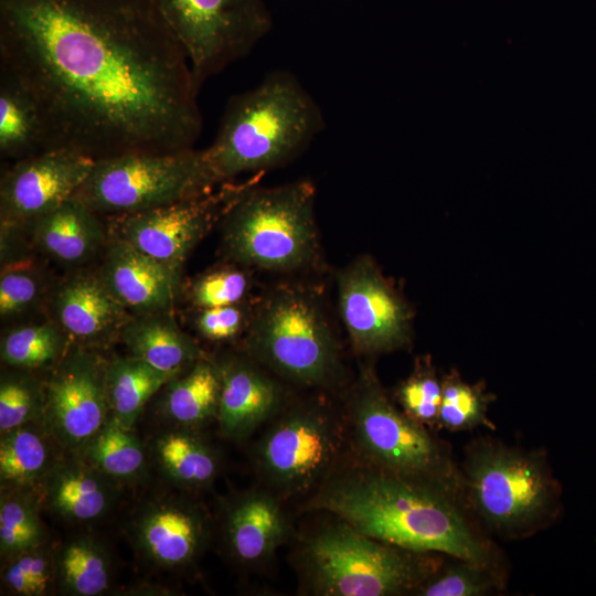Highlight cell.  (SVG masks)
<instances>
[{"mask_svg": "<svg viewBox=\"0 0 596 596\" xmlns=\"http://www.w3.org/2000/svg\"><path fill=\"white\" fill-rule=\"evenodd\" d=\"M0 66L35 98L50 148L168 152L202 131L188 56L152 0H0Z\"/></svg>", "mask_w": 596, "mask_h": 596, "instance_id": "1", "label": "cell"}, {"mask_svg": "<svg viewBox=\"0 0 596 596\" xmlns=\"http://www.w3.org/2000/svg\"><path fill=\"white\" fill-rule=\"evenodd\" d=\"M309 505L402 549L494 564L492 545L476 530L465 502L433 483L370 466L332 477Z\"/></svg>", "mask_w": 596, "mask_h": 596, "instance_id": "2", "label": "cell"}, {"mask_svg": "<svg viewBox=\"0 0 596 596\" xmlns=\"http://www.w3.org/2000/svg\"><path fill=\"white\" fill-rule=\"evenodd\" d=\"M323 129V114L313 97L294 74L276 70L227 100L214 140L204 150L225 183L291 161Z\"/></svg>", "mask_w": 596, "mask_h": 596, "instance_id": "3", "label": "cell"}, {"mask_svg": "<svg viewBox=\"0 0 596 596\" xmlns=\"http://www.w3.org/2000/svg\"><path fill=\"white\" fill-rule=\"evenodd\" d=\"M460 469L466 507L500 535L528 536L561 511V486L538 451L480 438L465 450Z\"/></svg>", "mask_w": 596, "mask_h": 596, "instance_id": "4", "label": "cell"}, {"mask_svg": "<svg viewBox=\"0 0 596 596\" xmlns=\"http://www.w3.org/2000/svg\"><path fill=\"white\" fill-rule=\"evenodd\" d=\"M316 190L308 181L273 188L241 185L222 215L226 253L268 270H291L317 251Z\"/></svg>", "mask_w": 596, "mask_h": 596, "instance_id": "5", "label": "cell"}, {"mask_svg": "<svg viewBox=\"0 0 596 596\" xmlns=\"http://www.w3.org/2000/svg\"><path fill=\"white\" fill-rule=\"evenodd\" d=\"M436 553L402 549L340 520L306 544V573L319 595L393 596L413 593L443 564Z\"/></svg>", "mask_w": 596, "mask_h": 596, "instance_id": "6", "label": "cell"}, {"mask_svg": "<svg viewBox=\"0 0 596 596\" xmlns=\"http://www.w3.org/2000/svg\"><path fill=\"white\" fill-rule=\"evenodd\" d=\"M220 183L204 149L130 151L95 159L73 198L97 214L123 215L198 198Z\"/></svg>", "mask_w": 596, "mask_h": 596, "instance_id": "7", "label": "cell"}, {"mask_svg": "<svg viewBox=\"0 0 596 596\" xmlns=\"http://www.w3.org/2000/svg\"><path fill=\"white\" fill-rule=\"evenodd\" d=\"M351 425L371 467L433 483L465 502L461 469L449 447L394 406L372 376L364 377L355 394Z\"/></svg>", "mask_w": 596, "mask_h": 596, "instance_id": "8", "label": "cell"}, {"mask_svg": "<svg viewBox=\"0 0 596 596\" xmlns=\"http://www.w3.org/2000/svg\"><path fill=\"white\" fill-rule=\"evenodd\" d=\"M248 347L263 364L294 382L320 385L339 371V354L324 312L313 295L279 288L259 308Z\"/></svg>", "mask_w": 596, "mask_h": 596, "instance_id": "9", "label": "cell"}, {"mask_svg": "<svg viewBox=\"0 0 596 596\" xmlns=\"http://www.w3.org/2000/svg\"><path fill=\"white\" fill-rule=\"evenodd\" d=\"M183 47L200 91L270 32L264 0H152Z\"/></svg>", "mask_w": 596, "mask_h": 596, "instance_id": "10", "label": "cell"}, {"mask_svg": "<svg viewBox=\"0 0 596 596\" xmlns=\"http://www.w3.org/2000/svg\"><path fill=\"white\" fill-rule=\"evenodd\" d=\"M340 441L337 423L326 413L316 408L294 409L263 438L259 466L278 489L307 490L331 467Z\"/></svg>", "mask_w": 596, "mask_h": 596, "instance_id": "11", "label": "cell"}, {"mask_svg": "<svg viewBox=\"0 0 596 596\" xmlns=\"http://www.w3.org/2000/svg\"><path fill=\"white\" fill-rule=\"evenodd\" d=\"M240 187L123 215H115L119 238L177 274L194 246L222 217Z\"/></svg>", "mask_w": 596, "mask_h": 596, "instance_id": "12", "label": "cell"}, {"mask_svg": "<svg viewBox=\"0 0 596 596\" xmlns=\"http://www.w3.org/2000/svg\"><path fill=\"white\" fill-rule=\"evenodd\" d=\"M95 159L51 148L13 161L1 178V224L23 225L56 209L88 178Z\"/></svg>", "mask_w": 596, "mask_h": 596, "instance_id": "13", "label": "cell"}, {"mask_svg": "<svg viewBox=\"0 0 596 596\" xmlns=\"http://www.w3.org/2000/svg\"><path fill=\"white\" fill-rule=\"evenodd\" d=\"M106 364L93 353L76 351L51 376L42 415L49 432L63 445L87 446L109 418Z\"/></svg>", "mask_w": 596, "mask_h": 596, "instance_id": "14", "label": "cell"}, {"mask_svg": "<svg viewBox=\"0 0 596 596\" xmlns=\"http://www.w3.org/2000/svg\"><path fill=\"white\" fill-rule=\"evenodd\" d=\"M338 284L340 315L358 350L390 351L407 341L411 312L369 258L344 268Z\"/></svg>", "mask_w": 596, "mask_h": 596, "instance_id": "15", "label": "cell"}, {"mask_svg": "<svg viewBox=\"0 0 596 596\" xmlns=\"http://www.w3.org/2000/svg\"><path fill=\"white\" fill-rule=\"evenodd\" d=\"M100 278L118 301L138 315L167 311L179 283V274L119 237L107 249Z\"/></svg>", "mask_w": 596, "mask_h": 596, "instance_id": "16", "label": "cell"}, {"mask_svg": "<svg viewBox=\"0 0 596 596\" xmlns=\"http://www.w3.org/2000/svg\"><path fill=\"white\" fill-rule=\"evenodd\" d=\"M221 393L217 417L222 433L243 438L279 406L278 384L252 363L231 359L217 365Z\"/></svg>", "mask_w": 596, "mask_h": 596, "instance_id": "17", "label": "cell"}, {"mask_svg": "<svg viewBox=\"0 0 596 596\" xmlns=\"http://www.w3.org/2000/svg\"><path fill=\"white\" fill-rule=\"evenodd\" d=\"M54 313L62 330L82 341L96 342L121 332L130 319L100 277L75 276L61 286Z\"/></svg>", "mask_w": 596, "mask_h": 596, "instance_id": "18", "label": "cell"}, {"mask_svg": "<svg viewBox=\"0 0 596 596\" xmlns=\"http://www.w3.org/2000/svg\"><path fill=\"white\" fill-rule=\"evenodd\" d=\"M137 530L138 542L147 556L168 567L190 563L205 539L203 517L181 503L151 507L140 518Z\"/></svg>", "mask_w": 596, "mask_h": 596, "instance_id": "19", "label": "cell"}, {"mask_svg": "<svg viewBox=\"0 0 596 596\" xmlns=\"http://www.w3.org/2000/svg\"><path fill=\"white\" fill-rule=\"evenodd\" d=\"M96 212L75 198L26 223L35 244L51 257L77 264L94 255L104 242Z\"/></svg>", "mask_w": 596, "mask_h": 596, "instance_id": "20", "label": "cell"}, {"mask_svg": "<svg viewBox=\"0 0 596 596\" xmlns=\"http://www.w3.org/2000/svg\"><path fill=\"white\" fill-rule=\"evenodd\" d=\"M120 336L131 355L172 377L181 375L205 358L194 340L178 327L167 311L130 318Z\"/></svg>", "mask_w": 596, "mask_h": 596, "instance_id": "21", "label": "cell"}, {"mask_svg": "<svg viewBox=\"0 0 596 596\" xmlns=\"http://www.w3.org/2000/svg\"><path fill=\"white\" fill-rule=\"evenodd\" d=\"M50 148L41 109L30 91L0 66V153L23 159Z\"/></svg>", "mask_w": 596, "mask_h": 596, "instance_id": "22", "label": "cell"}, {"mask_svg": "<svg viewBox=\"0 0 596 596\" xmlns=\"http://www.w3.org/2000/svg\"><path fill=\"white\" fill-rule=\"evenodd\" d=\"M286 531V519L278 502L262 492L237 501L227 519L230 546L244 562H257L270 555Z\"/></svg>", "mask_w": 596, "mask_h": 596, "instance_id": "23", "label": "cell"}, {"mask_svg": "<svg viewBox=\"0 0 596 596\" xmlns=\"http://www.w3.org/2000/svg\"><path fill=\"white\" fill-rule=\"evenodd\" d=\"M173 379L131 354L111 360L106 364L110 416L132 428L146 402Z\"/></svg>", "mask_w": 596, "mask_h": 596, "instance_id": "24", "label": "cell"}, {"mask_svg": "<svg viewBox=\"0 0 596 596\" xmlns=\"http://www.w3.org/2000/svg\"><path fill=\"white\" fill-rule=\"evenodd\" d=\"M100 472L78 465L56 467L46 482L49 503L60 515L76 521L102 515L110 503L111 492Z\"/></svg>", "mask_w": 596, "mask_h": 596, "instance_id": "25", "label": "cell"}, {"mask_svg": "<svg viewBox=\"0 0 596 596\" xmlns=\"http://www.w3.org/2000/svg\"><path fill=\"white\" fill-rule=\"evenodd\" d=\"M220 393L217 364L204 358L168 383L164 409L178 423L199 425L217 415Z\"/></svg>", "mask_w": 596, "mask_h": 596, "instance_id": "26", "label": "cell"}, {"mask_svg": "<svg viewBox=\"0 0 596 596\" xmlns=\"http://www.w3.org/2000/svg\"><path fill=\"white\" fill-rule=\"evenodd\" d=\"M156 451L164 471L184 486L206 485L217 471V461L212 450L190 434L173 432L161 436Z\"/></svg>", "mask_w": 596, "mask_h": 596, "instance_id": "27", "label": "cell"}, {"mask_svg": "<svg viewBox=\"0 0 596 596\" xmlns=\"http://www.w3.org/2000/svg\"><path fill=\"white\" fill-rule=\"evenodd\" d=\"M86 447L95 467L115 478L136 477L145 464L143 449L131 428L110 415Z\"/></svg>", "mask_w": 596, "mask_h": 596, "instance_id": "28", "label": "cell"}, {"mask_svg": "<svg viewBox=\"0 0 596 596\" xmlns=\"http://www.w3.org/2000/svg\"><path fill=\"white\" fill-rule=\"evenodd\" d=\"M49 448L40 434L24 425L2 434L0 443L1 481L29 486L45 475Z\"/></svg>", "mask_w": 596, "mask_h": 596, "instance_id": "29", "label": "cell"}, {"mask_svg": "<svg viewBox=\"0 0 596 596\" xmlns=\"http://www.w3.org/2000/svg\"><path fill=\"white\" fill-rule=\"evenodd\" d=\"M63 333L58 324L49 322L13 328L2 337L1 359L19 369L50 365L64 349Z\"/></svg>", "mask_w": 596, "mask_h": 596, "instance_id": "30", "label": "cell"}, {"mask_svg": "<svg viewBox=\"0 0 596 596\" xmlns=\"http://www.w3.org/2000/svg\"><path fill=\"white\" fill-rule=\"evenodd\" d=\"M58 573L65 589L81 596L103 593L109 583V568L102 550L85 538L74 540L61 552Z\"/></svg>", "mask_w": 596, "mask_h": 596, "instance_id": "31", "label": "cell"}, {"mask_svg": "<svg viewBox=\"0 0 596 596\" xmlns=\"http://www.w3.org/2000/svg\"><path fill=\"white\" fill-rule=\"evenodd\" d=\"M496 564L482 565L455 558L441 566L415 592L421 596H483L500 590Z\"/></svg>", "mask_w": 596, "mask_h": 596, "instance_id": "32", "label": "cell"}, {"mask_svg": "<svg viewBox=\"0 0 596 596\" xmlns=\"http://www.w3.org/2000/svg\"><path fill=\"white\" fill-rule=\"evenodd\" d=\"M490 400L482 389L464 382L457 372H453L443 381L438 427L453 432L481 426L494 429L488 418Z\"/></svg>", "mask_w": 596, "mask_h": 596, "instance_id": "33", "label": "cell"}, {"mask_svg": "<svg viewBox=\"0 0 596 596\" xmlns=\"http://www.w3.org/2000/svg\"><path fill=\"white\" fill-rule=\"evenodd\" d=\"M44 391L30 376L8 374L0 383L1 434L25 425L42 415Z\"/></svg>", "mask_w": 596, "mask_h": 596, "instance_id": "34", "label": "cell"}, {"mask_svg": "<svg viewBox=\"0 0 596 596\" xmlns=\"http://www.w3.org/2000/svg\"><path fill=\"white\" fill-rule=\"evenodd\" d=\"M441 394L443 381L429 364L422 363L400 386L397 398L407 416L432 428L438 427Z\"/></svg>", "mask_w": 596, "mask_h": 596, "instance_id": "35", "label": "cell"}, {"mask_svg": "<svg viewBox=\"0 0 596 596\" xmlns=\"http://www.w3.org/2000/svg\"><path fill=\"white\" fill-rule=\"evenodd\" d=\"M42 534L40 520L31 503L19 497L1 500L0 545L2 553L15 556L38 547Z\"/></svg>", "mask_w": 596, "mask_h": 596, "instance_id": "36", "label": "cell"}, {"mask_svg": "<svg viewBox=\"0 0 596 596\" xmlns=\"http://www.w3.org/2000/svg\"><path fill=\"white\" fill-rule=\"evenodd\" d=\"M41 280L32 262L19 259L2 263L0 274V315L2 318L21 313L39 298Z\"/></svg>", "mask_w": 596, "mask_h": 596, "instance_id": "37", "label": "cell"}, {"mask_svg": "<svg viewBox=\"0 0 596 596\" xmlns=\"http://www.w3.org/2000/svg\"><path fill=\"white\" fill-rule=\"evenodd\" d=\"M248 279L236 268H223L200 277L191 288L195 306L205 309L236 305L246 294Z\"/></svg>", "mask_w": 596, "mask_h": 596, "instance_id": "38", "label": "cell"}, {"mask_svg": "<svg viewBox=\"0 0 596 596\" xmlns=\"http://www.w3.org/2000/svg\"><path fill=\"white\" fill-rule=\"evenodd\" d=\"M15 556L4 573L6 585L20 595L43 594L52 576L49 557L36 547Z\"/></svg>", "mask_w": 596, "mask_h": 596, "instance_id": "39", "label": "cell"}, {"mask_svg": "<svg viewBox=\"0 0 596 596\" xmlns=\"http://www.w3.org/2000/svg\"><path fill=\"white\" fill-rule=\"evenodd\" d=\"M243 311L236 305L202 309L196 328L206 339L222 341L234 338L242 329Z\"/></svg>", "mask_w": 596, "mask_h": 596, "instance_id": "40", "label": "cell"}]
</instances>
